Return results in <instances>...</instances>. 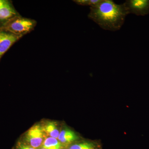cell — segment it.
<instances>
[{"label":"cell","mask_w":149,"mask_h":149,"mask_svg":"<svg viewBox=\"0 0 149 149\" xmlns=\"http://www.w3.org/2000/svg\"><path fill=\"white\" fill-rule=\"evenodd\" d=\"M36 25V20L20 15L12 19L3 29L17 36L22 37L34 30Z\"/></svg>","instance_id":"7a4b0ae2"},{"label":"cell","mask_w":149,"mask_h":149,"mask_svg":"<svg viewBox=\"0 0 149 149\" xmlns=\"http://www.w3.org/2000/svg\"><path fill=\"white\" fill-rule=\"evenodd\" d=\"M46 139V133L40 125H35L30 128L25 136L27 144L35 149L41 148Z\"/></svg>","instance_id":"277c9868"},{"label":"cell","mask_w":149,"mask_h":149,"mask_svg":"<svg viewBox=\"0 0 149 149\" xmlns=\"http://www.w3.org/2000/svg\"><path fill=\"white\" fill-rule=\"evenodd\" d=\"M42 127L47 135L52 138L58 139L60 131L56 122L54 121L47 122L44 126H42Z\"/></svg>","instance_id":"9c48e42d"},{"label":"cell","mask_w":149,"mask_h":149,"mask_svg":"<svg viewBox=\"0 0 149 149\" xmlns=\"http://www.w3.org/2000/svg\"><path fill=\"white\" fill-rule=\"evenodd\" d=\"M61 149H65V148H61Z\"/></svg>","instance_id":"5bb4252c"},{"label":"cell","mask_w":149,"mask_h":149,"mask_svg":"<svg viewBox=\"0 0 149 149\" xmlns=\"http://www.w3.org/2000/svg\"><path fill=\"white\" fill-rule=\"evenodd\" d=\"M128 14L124 3L117 4L112 0H101L90 7L88 17L102 29L116 32L122 27Z\"/></svg>","instance_id":"6da1fadb"},{"label":"cell","mask_w":149,"mask_h":149,"mask_svg":"<svg viewBox=\"0 0 149 149\" xmlns=\"http://www.w3.org/2000/svg\"><path fill=\"white\" fill-rule=\"evenodd\" d=\"M63 146L57 139L52 137L46 138L41 148L47 149H61Z\"/></svg>","instance_id":"30bf717a"},{"label":"cell","mask_w":149,"mask_h":149,"mask_svg":"<svg viewBox=\"0 0 149 149\" xmlns=\"http://www.w3.org/2000/svg\"><path fill=\"white\" fill-rule=\"evenodd\" d=\"M124 3L129 14L145 16L149 13V0H127Z\"/></svg>","instance_id":"5b68a950"},{"label":"cell","mask_w":149,"mask_h":149,"mask_svg":"<svg viewBox=\"0 0 149 149\" xmlns=\"http://www.w3.org/2000/svg\"><path fill=\"white\" fill-rule=\"evenodd\" d=\"M68 149H102L101 146L96 141H76L70 144Z\"/></svg>","instance_id":"ba28073f"},{"label":"cell","mask_w":149,"mask_h":149,"mask_svg":"<svg viewBox=\"0 0 149 149\" xmlns=\"http://www.w3.org/2000/svg\"><path fill=\"white\" fill-rule=\"evenodd\" d=\"M39 149H47L44 148H40Z\"/></svg>","instance_id":"4fadbf2b"},{"label":"cell","mask_w":149,"mask_h":149,"mask_svg":"<svg viewBox=\"0 0 149 149\" xmlns=\"http://www.w3.org/2000/svg\"><path fill=\"white\" fill-rule=\"evenodd\" d=\"M15 149H35L26 143H22L21 142H18L16 144Z\"/></svg>","instance_id":"7c38bea8"},{"label":"cell","mask_w":149,"mask_h":149,"mask_svg":"<svg viewBox=\"0 0 149 149\" xmlns=\"http://www.w3.org/2000/svg\"><path fill=\"white\" fill-rule=\"evenodd\" d=\"M80 139L74 131L68 128H65L60 131L58 139L63 146H69Z\"/></svg>","instance_id":"52a82bcc"},{"label":"cell","mask_w":149,"mask_h":149,"mask_svg":"<svg viewBox=\"0 0 149 149\" xmlns=\"http://www.w3.org/2000/svg\"><path fill=\"white\" fill-rule=\"evenodd\" d=\"M22 37L5 29H0V60L10 48Z\"/></svg>","instance_id":"8992f818"},{"label":"cell","mask_w":149,"mask_h":149,"mask_svg":"<svg viewBox=\"0 0 149 149\" xmlns=\"http://www.w3.org/2000/svg\"><path fill=\"white\" fill-rule=\"evenodd\" d=\"M101 0H75L73 1L78 5L93 6L97 4Z\"/></svg>","instance_id":"8fae6325"},{"label":"cell","mask_w":149,"mask_h":149,"mask_svg":"<svg viewBox=\"0 0 149 149\" xmlns=\"http://www.w3.org/2000/svg\"><path fill=\"white\" fill-rule=\"evenodd\" d=\"M20 15L12 1L0 0V29H3L12 19Z\"/></svg>","instance_id":"3957f363"}]
</instances>
